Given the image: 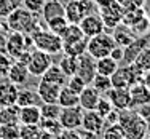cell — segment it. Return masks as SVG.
Returning <instances> with one entry per match:
<instances>
[{
  "label": "cell",
  "instance_id": "6da1fadb",
  "mask_svg": "<svg viewBox=\"0 0 150 139\" xmlns=\"http://www.w3.org/2000/svg\"><path fill=\"white\" fill-rule=\"evenodd\" d=\"M37 16L38 15L30 13L24 6H19V8L13 10L5 19L6 26L11 32H23V34L30 35L34 30L40 29V21H37Z\"/></svg>",
  "mask_w": 150,
  "mask_h": 139
},
{
  "label": "cell",
  "instance_id": "7a4b0ae2",
  "mask_svg": "<svg viewBox=\"0 0 150 139\" xmlns=\"http://www.w3.org/2000/svg\"><path fill=\"white\" fill-rule=\"evenodd\" d=\"M118 125L125 134V139H144L147 131V122L134 109L120 110Z\"/></svg>",
  "mask_w": 150,
  "mask_h": 139
},
{
  "label": "cell",
  "instance_id": "3957f363",
  "mask_svg": "<svg viewBox=\"0 0 150 139\" xmlns=\"http://www.w3.org/2000/svg\"><path fill=\"white\" fill-rule=\"evenodd\" d=\"M32 46L40 51H45L48 55L54 56L58 53H62V38L58 34L48 30V29H37L30 34Z\"/></svg>",
  "mask_w": 150,
  "mask_h": 139
},
{
  "label": "cell",
  "instance_id": "277c9868",
  "mask_svg": "<svg viewBox=\"0 0 150 139\" xmlns=\"http://www.w3.org/2000/svg\"><path fill=\"white\" fill-rule=\"evenodd\" d=\"M142 77L144 72L131 62L123 67L118 66V69L110 75V82H112V88H131L134 83L142 82Z\"/></svg>",
  "mask_w": 150,
  "mask_h": 139
},
{
  "label": "cell",
  "instance_id": "5b68a950",
  "mask_svg": "<svg viewBox=\"0 0 150 139\" xmlns=\"http://www.w3.org/2000/svg\"><path fill=\"white\" fill-rule=\"evenodd\" d=\"M115 40L110 34L107 32H101V34L94 35V37L88 38V45H86V53L90 56H93L94 59L104 58V56H109L110 51L115 48Z\"/></svg>",
  "mask_w": 150,
  "mask_h": 139
},
{
  "label": "cell",
  "instance_id": "8992f818",
  "mask_svg": "<svg viewBox=\"0 0 150 139\" xmlns=\"http://www.w3.org/2000/svg\"><path fill=\"white\" fill-rule=\"evenodd\" d=\"M94 0H69L64 5V16L69 23L78 24L86 15L94 13Z\"/></svg>",
  "mask_w": 150,
  "mask_h": 139
},
{
  "label": "cell",
  "instance_id": "52a82bcc",
  "mask_svg": "<svg viewBox=\"0 0 150 139\" xmlns=\"http://www.w3.org/2000/svg\"><path fill=\"white\" fill-rule=\"evenodd\" d=\"M125 8L121 3H118L117 0H104L99 3V15H101L104 26L109 29H115L117 26L121 23Z\"/></svg>",
  "mask_w": 150,
  "mask_h": 139
},
{
  "label": "cell",
  "instance_id": "ba28073f",
  "mask_svg": "<svg viewBox=\"0 0 150 139\" xmlns=\"http://www.w3.org/2000/svg\"><path fill=\"white\" fill-rule=\"evenodd\" d=\"M32 40L30 35L23 34V32H11L5 40V51L11 59H16L26 50H30Z\"/></svg>",
  "mask_w": 150,
  "mask_h": 139
},
{
  "label": "cell",
  "instance_id": "9c48e42d",
  "mask_svg": "<svg viewBox=\"0 0 150 139\" xmlns=\"http://www.w3.org/2000/svg\"><path fill=\"white\" fill-rule=\"evenodd\" d=\"M53 64L51 55L45 51H40V50L34 48L30 51V58L29 62H27V70H29V75L34 77H42L45 74V70L48 69Z\"/></svg>",
  "mask_w": 150,
  "mask_h": 139
},
{
  "label": "cell",
  "instance_id": "30bf717a",
  "mask_svg": "<svg viewBox=\"0 0 150 139\" xmlns=\"http://www.w3.org/2000/svg\"><path fill=\"white\" fill-rule=\"evenodd\" d=\"M83 112L85 110L80 106L74 107H62L59 113V123L64 130H78L81 128V120H83Z\"/></svg>",
  "mask_w": 150,
  "mask_h": 139
},
{
  "label": "cell",
  "instance_id": "8fae6325",
  "mask_svg": "<svg viewBox=\"0 0 150 139\" xmlns=\"http://www.w3.org/2000/svg\"><path fill=\"white\" fill-rule=\"evenodd\" d=\"M78 26H80L81 32H83V35L86 38H91V37H94V35H98V34H101V32L105 30L104 21H102L101 15H98V13H90V15H86L80 23H78Z\"/></svg>",
  "mask_w": 150,
  "mask_h": 139
},
{
  "label": "cell",
  "instance_id": "7c38bea8",
  "mask_svg": "<svg viewBox=\"0 0 150 139\" xmlns=\"http://www.w3.org/2000/svg\"><path fill=\"white\" fill-rule=\"evenodd\" d=\"M81 128H83V131H88V133L101 134V131L105 128V120L96 110H85L83 120H81Z\"/></svg>",
  "mask_w": 150,
  "mask_h": 139
},
{
  "label": "cell",
  "instance_id": "4fadbf2b",
  "mask_svg": "<svg viewBox=\"0 0 150 139\" xmlns=\"http://www.w3.org/2000/svg\"><path fill=\"white\" fill-rule=\"evenodd\" d=\"M107 98L112 102L113 109L117 110H126L131 109V94H129V88H112L107 93Z\"/></svg>",
  "mask_w": 150,
  "mask_h": 139
},
{
  "label": "cell",
  "instance_id": "5bb4252c",
  "mask_svg": "<svg viewBox=\"0 0 150 139\" xmlns=\"http://www.w3.org/2000/svg\"><path fill=\"white\" fill-rule=\"evenodd\" d=\"M77 75H80L88 85L91 83L93 77L96 75V59L93 56H90L88 53H83L81 56H78Z\"/></svg>",
  "mask_w": 150,
  "mask_h": 139
},
{
  "label": "cell",
  "instance_id": "9a60e30c",
  "mask_svg": "<svg viewBox=\"0 0 150 139\" xmlns=\"http://www.w3.org/2000/svg\"><path fill=\"white\" fill-rule=\"evenodd\" d=\"M61 91V85L51 83L46 80H40L37 87V93L42 102H58V96Z\"/></svg>",
  "mask_w": 150,
  "mask_h": 139
},
{
  "label": "cell",
  "instance_id": "2e32d148",
  "mask_svg": "<svg viewBox=\"0 0 150 139\" xmlns=\"http://www.w3.org/2000/svg\"><path fill=\"white\" fill-rule=\"evenodd\" d=\"M129 94H131V109H136L142 104H149L150 102V90L142 82L134 83L129 88Z\"/></svg>",
  "mask_w": 150,
  "mask_h": 139
},
{
  "label": "cell",
  "instance_id": "e0dca14e",
  "mask_svg": "<svg viewBox=\"0 0 150 139\" xmlns=\"http://www.w3.org/2000/svg\"><path fill=\"white\" fill-rule=\"evenodd\" d=\"M99 98H101V94L91 85H86L83 88V91L78 94V106L83 110H94L96 106H98Z\"/></svg>",
  "mask_w": 150,
  "mask_h": 139
},
{
  "label": "cell",
  "instance_id": "ac0fdd59",
  "mask_svg": "<svg viewBox=\"0 0 150 139\" xmlns=\"http://www.w3.org/2000/svg\"><path fill=\"white\" fill-rule=\"evenodd\" d=\"M6 77L11 83H15L16 87H21L27 82V77H29V70H27V66L23 62L13 61L11 66H10L8 72H6Z\"/></svg>",
  "mask_w": 150,
  "mask_h": 139
},
{
  "label": "cell",
  "instance_id": "d6986e66",
  "mask_svg": "<svg viewBox=\"0 0 150 139\" xmlns=\"http://www.w3.org/2000/svg\"><path fill=\"white\" fill-rule=\"evenodd\" d=\"M18 90L19 87H16L15 83H11L10 80H5L0 83V106H13L16 104V98H18Z\"/></svg>",
  "mask_w": 150,
  "mask_h": 139
},
{
  "label": "cell",
  "instance_id": "ffe728a7",
  "mask_svg": "<svg viewBox=\"0 0 150 139\" xmlns=\"http://www.w3.org/2000/svg\"><path fill=\"white\" fill-rule=\"evenodd\" d=\"M149 38H144V35L142 37H137L136 40H133L128 46H125V55H123V61L126 64H131L136 59V56L141 53V50H144L145 46H149Z\"/></svg>",
  "mask_w": 150,
  "mask_h": 139
},
{
  "label": "cell",
  "instance_id": "44dd1931",
  "mask_svg": "<svg viewBox=\"0 0 150 139\" xmlns=\"http://www.w3.org/2000/svg\"><path fill=\"white\" fill-rule=\"evenodd\" d=\"M40 96L37 90H30V88H19L18 90V98L16 104L19 107H27V106H40Z\"/></svg>",
  "mask_w": 150,
  "mask_h": 139
},
{
  "label": "cell",
  "instance_id": "7402d4cb",
  "mask_svg": "<svg viewBox=\"0 0 150 139\" xmlns=\"http://www.w3.org/2000/svg\"><path fill=\"white\" fill-rule=\"evenodd\" d=\"M42 120L40 106L19 107V123L21 125H38Z\"/></svg>",
  "mask_w": 150,
  "mask_h": 139
},
{
  "label": "cell",
  "instance_id": "603a6c76",
  "mask_svg": "<svg viewBox=\"0 0 150 139\" xmlns=\"http://www.w3.org/2000/svg\"><path fill=\"white\" fill-rule=\"evenodd\" d=\"M40 15L45 23L48 19H53V18L64 16V3L61 0H45V5L42 8Z\"/></svg>",
  "mask_w": 150,
  "mask_h": 139
},
{
  "label": "cell",
  "instance_id": "cb8c5ba5",
  "mask_svg": "<svg viewBox=\"0 0 150 139\" xmlns=\"http://www.w3.org/2000/svg\"><path fill=\"white\" fill-rule=\"evenodd\" d=\"M113 30H115V32H113L112 37H113V40H115V43L118 46H123V48H125V46H128L133 40L137 38V35H136L129 27L125 26V24H123V27H120V24H118Z\"/></svg>",
  "mask_w": 150,
  "mask_h": 139
},
{
  "label": "cell",
  "instance_id": "d4e9b609",
  "mask_svg": "<svg viewBox=\"0 0 150 139\" xmlns=\"http://www.w3.org/2000/svg\"><path fill=\"white\" fill-rule=\"evenodd\" d=\"M42 80H46V82H51V83L64 87L66 82H67V77H66V74L61 70L59 64H51V66L45 70L43 75H42Z\"/></svg>",
  "mask_w": 150,
  "mask_h": 139
},
{
  "label": "cell",
  "instance_id": "484cf974",
  "mask_svg": "<svg viewBox=\"0 0 150 139\" xmlns=\"http://www.w3.org/2000/svg\"><path fill=\"white\" fill-rule=\"evenodd\" d=\"M120 62H117L112 56H104V58L96 59V74H102V75L110 77L117 69H118Z\"/></svg>",
  "mask_w": 150,
  "mask_h": 139
},
{
  "label": "cell",
  "instance_id": "4316f807",
  "mask_svg": "<svg viewBox=\"0 0 150 139\" xmlns=\"http://www.w3.org/2000/svg\"><path fill=\"white\" fill-rule=\"evenodd\" d=\"M0 125H19V106H5L0 110Z\"/></svg>",
  "mask_w": 150,
  "mask_h": 139
},
{
  "label": "cell",
  "instance_id": "83f0119b",
  "mask_svg": "<svg viewBox=\"0 0 150 139\" xmlns=\"http://www.w3.org/2000/svg\"><path fill=\"white\" fill-rule=\"evenodd\" d=\"M86 45H88V38H80L77 42H70V43H62V53L69 56H81L83 53H86Z\"/></svg>",
  "mask_w": 150,
  "mask_h": 139
},
{
  "label": "cell",
  "instance_id": "f1b7e54d",
  "mask_svg": "<svg viewBox=\"0 0 150 139\" xmlns=\"http://www.w3.org/2000/svg\"><path fill=\"white\" fill-rule=\"evenodd\" d=\"M58 104L61 107H74V106H78V94L64 85V87H61V91L58 96Z\"/></svg>",
  "mask_w": 150,
  "mask_h": 139
},
{
  "label": "cell",
  "instance_id": "f546056e",
  "mask_svg": "<svg viewBox=\"0 0 150 139\" xmlns=\"http://www.w3.org/2000/svg\"><path fill=\"white\" fill-rule=\"evenodd\" d=\"M91 87L94 88L96 91L99 93L101 96H105L107 93L112 90V82H110V77L102 75V74H96L91 80Z\"/></svg>",
  "mask_w": 150,
  "mask_h": 139
},
{
  "label": "cell",
  "instance_id": "4dcf8cb0",
  "mask_svg": "<svg viewBox=\"0 0 150 139\" xmlns=\"http://www.w3.org/2000/svg\"><path fill=\"white\" fill-rule=\"evenodd\" d=\"M61 38H62V43H70V42H77L80 38H85V35L78 24L69 23L67 27L62 30V34H61Z\"/></svg>",
  "mask_w": 150,
  "mask_h": 139
},
{
  "label": "cell",
  "instance_id": "1f68e13d",
  "mask_svg": "<svg viewBox=\"0 0 150 139\" xmlns=\"http://www.w3.org/2000/svg\"><path fill=\"white\" fill-rule=\"evenodd\" d=\"M59 67H61V70L66 74V77H72V75L77 74L78 58H75V56H69V55H64V58L61 59V62H59Z\"/></svg>",
  "mask_w": 150,
  "mask_h": 139
},
{
  "label": "cell",
  "instance_id": "d6a6232c",
  "mask_svg": "<svg viewBox=\"0 0 150 139\" xmlns=\"http://www.w3.org/2000/svg\"><path fill=\"white\" fill-rule=\"evenodd\" d=\"M62 107L58 104V102H42L40 104V115L42 118H59V113Z\"/></svg>",
  "mask_w": 150,
  "mask_h": 139
},
{
  "label": "cell",
  "instance_id": "836d02e7",
  "mask_svg": "<svg viewBox=\"0 0 150 139\" xmlns=\"http://www.w3.org/2000/svg\"><path fill=\"white\" fill-rule=\"evenodd\" d=\"M133 64L137 69H141L142 72H149L150 70V46H145L144 50H141V53L136 56Z\"/></svg>",
  "mask_w": 150,
  "mask_h": 139
},
{
  "label": "cell",
  "instance_id": "e575fe53",
  "mask_svg": "<svg viewBox=\"0 0 150 139\" xmlns=\"http://www.w3.org/2000/svg\"><path fill=\"white\" fill-rule=\"evenodd\" d=\"M99 139H125V134L121 131L120 125H105V128L101 131Z\"/></svg>",
  "mask_w": 150,
  "mask_h": 139
},
{
  "label": "cell",
  "instance_id": "d590c367",
  "mask_svg": "<svg viewBox=\"0 0 150 139\" xmlns=\"http://www.w3.org/2000/svg\"><path fill=\"white\" fill-rule=\"evenodd\" d=\"M42 134V128L38 125H19L21 139H38Z\"/></svg>",
  "mask_w": 150,
  "mask_h": 139
},
{
  "label": "cell",
  "instance_id": "8d00e7d4",
  "mask_svg": "<svg viewBox=\"0 0 150 139\" xmlns=\"http://www.w3.org/2000/svg\"><path fill=\"white\" fill-rule=\"evenodd\" d=\"M45 24H46V27H48V30L54 32V34H58L61 37V34H62V30L67 27L69 21L66 19V16H58V18H53V19H48Z\"/></svg>",
  "mask_w": 150,
  "mask_h": 139
},
{
  "label": "cell",
  "instance_id": "74e56055",
  "mask_svg": "<svg viewBox=\"0 0 150 139\" xmlns=\"http://www.w3.org/2000/svg\"><path fill=\"white\" fill-rule=\"evenodd\" d=\"M38 126L42 128V131H48V133H53V134H59L62 131L59 120H54V118H42Z\"/></svg>",
  "mask_w": 150,
  "mask_h": 139
},
{
  "label": "cell",
  "instance_id": "f35d334b",
  "mask_svg": "<svg viewBox=\"0 0 150 139\" xmlns=\"http://www.w3.org/2000/svg\"><path fill=\"white\" fill-rule=\"evenodd\" d=\"M86 85H88L86 82H85L80 75H77V74L72 75V77H67V82H66V87L70 88V90H72L74 93H77V94H80Z\"/></svg>",
  "mask_w": 150,
  "mask_h": 139
},
{
  "label": "cell",
  "instance_id": "ab89813d",
  "mask_svg": "<svg viewBox=\"0 0 150 139\" xmlns=\"http://www.w3.org/2000/svg\"><path fill=\"white\" fill-rule=\"evenodd\" d=\"M19 138V125H0V139Z\"/></svg>",
  "mask_w": 150,
  "mask_h": 139
},
{
  "label": "cell",
  "instance_id": "60d3db41",
  "mask_svg": "<svg viewBox=\"0 0 150 139\" xmlns=\"http://www.w3.org/2000/svg\"><path fill=\"white\" fill-rule=\"evenodd\" d=\"M94 110H96V112H98L101 117H105L107 113L110 112V110H113V106H112V102L109 101V98H107V96H101Z\"/></svg>",
  "mask_w": 150,
  "mask_h": 139
},
{
  "label": "cell",
  "instance_id": "b9f144b4",
  "mask_svg": "<svg viewBox=\"0 0 150 139\" xmlns=\"http://www.w3.org/2000/svg\"><path fill=\"white\" fill-rule=\"evenodd\" d=\"M43 5H45V0H23L24 8L29 10L30 13H35V15H40Z\"/></svg>",
  "mask_w": 150,
  "mask_h": 139
},
{
  "label": "cell",
  "instance_id": "7bdbcfd3",
  "mask_svg": "<svg viewBox=\"0 0 150 139\" xmlns=\"http://www.w3.org/2000/svg\"><path fill=\"white\" fill-rule=\"evenodd\" d=\"M18 6L11 2V0H0V18H6Z\"/></svg>",
  "mask_w": 150,
  "mask_h": 139
},
{
  "label": "cell",
  "instance_id": "ee69618b",
  "mask_svg": "<svg viewBox=\"0 0 150 139\" xmlns=\"http://www.w3.org/2000/svg\"><path fill=\"white\" fill-rule=\"evenodd\" d=\"M121 5L125 10H142L145 6V0H123Z\"/></svg>",
  "mask_w": 150,
  "mask_h": 139
},
{
  "label": "cell",
  "instance_id": "f6af8a7d",
  "mask_svg": "<svg viewBox=\"0 0 150 139\" xmlns=\"http://www.w3.org/2000/svg\"><path fill=\"white\" fill-rule=\"evenodd\" d=\"M58 139H81V133L78 130H64L58 134Z\"/></svg>",
  "mask_w": 150,
  "mask_h": 139
},
{
  "label": "cell",
  "instance_id": "bcb514c9",
  "mask_svg": "<svg viewBox=\"0 0 150 139\" xmlns=\"http://www.w3.org/2000/svg\"><path fill=\"white\" fill-rule=\"evenodd\" d=\"M13 59L10 56H5V55H0V75H6L10 66H11Z\"/></svg>",
  "mask_w": 150,
  "mask_h": 139
},
{
  "label": "cell",
  "instance_id": "7dc6e473",
  "mask_svg": "<svg viewBox=\"0 0 150 139\" xmlns=\"http://www.w3.org/2000/svg\"><path fill=\"white\" fill-rule=\"evenodd\" d=\"M134 110L142 117V118L145 120V122H150V102H149V104H142V106H139V107H136Z\"/></svg>",
  "mask_w": 150,
  "mask_h": 139
},
{
  "label": "cell",
  "instance_id": "c3c4849f",
  "mask_svg": "<svg viewBox=\"0 0 150 139\" xmlns=\"http://www.w3.org/2000/svg\"><path fill=\"white\" fill-rule=\"evenodd\" d=\"M123 55H125V50H123V46H118V45H115V48L110 51V55L109 56H112L113 59H115L117 62H121L123 61Z\"/></svg>",
  "mask_w": 150,
  "mask_h": 139
},
{
  "label": "cell",
  "instance_id": "681fc988",
  "mask_svg": "<svg viewBox=\"0 0 150 139\" xmlns=\"http://www.w3.org/2000/svg\"><path fill=\"white\" fill-rule=\"evenodd\" d=\"M38 139H58V134H53V133H48V131H42L40 138Z\"/></svg>",
  "mask_w": 150,
  "mask_h": 139
},
{
  "label": "cell",
  "instance_id": "f907efd6",
  "mask_svg": "<svg viewBox=\"0 0 150 139\" xmlns=\"http://www.w3.org/2000/svg\"><path fill=\"white\" fill-rule=\"evenodd\" d=\"M142 83L150 90V70L149 72H144V77H142Z\"/></svg>",
  "mask_w": 150,
  "mask_h": 139
},
{
  "label": "cell",
  "instance_id": "816d5d0a",
  "mask_svg": "<svg viewBox=\"0 0 150 139\" xmlns=\"http://www.w3.org/2000/svg\"><path fill=\"white\" fill-rule=\"evenodd\" d=\"M145 136L150 138V122H147V131H145Z\"/></svg>",
  "mask_w": 150,
  "mask_h": 139
},
{
  "label": "cell",
  "instance_id": "f5cc1de1",
  "mask_svg": "<svg viewBox=\"0 0 150 139\" xmlns=\"http://www.w3.org/2000/svg\"><path fill=\"white\" fill-rule=\"evenodd\" d=\"M96 3H101V2H104V0H94Z\"/></svg>",
  "mask_w": 150,
  "mask_h": 139
},
{
  "label": "cell",
  "instance_id": "db71d44e",
  "mask_svg": "<svg viewBox=\"0 0 150 139\" xmlns=\"http://www.w3.org/2000/svg\"><path fill=\"white\" fill-rule=\"evenodd\" d=\"M144 139H150V138H147V136H145V138H144Z\"/></svg>",
  "mask_w": 150,
  "mask_h": 139
},
{
  "label": "cell",
  "instance_id": "11a10c76",
  "mask_svg": "<svg viewBox=\"0 0 150 139\" xmlns=\"http://www.w3.org/2000/svg\"><path fill=\"white\" fill-rule=\"evenodd\" d=\"M0 110H2V106H0Z\"/></svg>",
  "mask_w": 150,
  "mask_h": 139
},
{
  "label": "cell",
  "instance_id": "9f6ffc18",
  "mask_svg": "<svg viewBox=\"0 0 150 139\" xmlns=\"http://www.w3.org/2000/svg\"><path fill=\"white\" fill-rule=\"evenodd\" d=\"M16 139H21V138H16Z\"/></svg>",
  "mask_w": 150,
  "mask_h": 139
},
{
  "label": "cell",
  "instance_id": "6f0895ef",
  "mask_svg": "<svg viewBox=\"0 0 150 139\" xmlns=\"http://www.w3.org/2000/svg\"><path fill=\"white\" fill-rule=\"evenodd\" d=\"M149 46H150V42H149Z\"/></svg>",
  "mask_w": 150,
  "mask_h": 139
}]
</instances>
